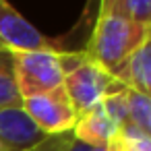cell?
I'll return each mask as SVG.
<instances>
[{"instance_id":"1","label":"cell","mask_w":151,"mask_h":151,"mask_svg":"<svg viewBox=\"0 0 151 151\" xmlns=\"http://www.w3.org/2000/svg\"><path fill=\"white\" fill-rule=\"evenodd\" d=\"M149 33L151 25L134 23L116 15H106L97 19L91 40L81 52L112 75L134 50L149 42Z\"/></svg>"},{"instance_id":"2","label":"cell","mask_w":151,"mask_h":151,"mask_svg":"<svg viewBox=\"0 0 151 151\" xmlns=\"http://www.w3.org/2000/svg\"><path fill=\"white\" fill-rule=\"evenodd\" d=\"M62 64H64L62 87L79 116L83 112L91 110L93 106H97L110 91L120 87L114 83L110 73H106L101 66H97L93 60H89L83 52L64 50Z\"/></svg>"},{"instance_id":"3","label":"cell","mask_w":151,"mask_h":151,"mask_svg":"<svg viewBox=\"0 0 151 151\" xmlns=\"http://www.w3.org/2000/svg\"><path fill=\"white\" fill-rule=\"evenodd\" d=\"M64 50H13L15 81L21 99L48 93L64 81Z\"/></svg>"},{"instance_id":"4","label":"cell","mask_w":151,"mask_h":151,"mask_svg":"<svg viewBox=\"0 0 151 151\" xmlns=\"http://www.w3.org/2000/svg\"><path fill=\"white\" fill-rule=\"evenodd\" d=\"M23 110L35 122V126L48 137L73 132L79 118L62 85L48 93L23 99Z\"/></svg>"},{"instance_id":"5","label":"cell","mask_w":151,"mask_h":151,"mask_svg":"<svg viewBox=\"0 0 151 151\" xmlns=\"http://www.w3.org/2000/svg\"><path fill=\"white\" fill-rule=\"evenodd\" d=\"M0 46L9 50H60L6 0H0Z\"/></svg>"},{"instance_id":"6","label":"cell","mask_w":151,"mask_h":151,"mask_svg":"<svg viewBox=\"0 0 151 151\" xmlns=\"http://www.w3.org/2000/svg\"><path fill=\"white\" fill-rule=\"evenodd\" d=\"M46 137L23 106L0 108V151H31Z\"/></svg>"},{"instance_id":"7","label":"cell","mask_w":151,"mask_h":151,"mask_svg":"<svg viewBox=\"0 0 151 151\" xmlns=\"http://www.w3.org/2000/svg\"><path fill=\"white\" fill-rule=\"evenodd\" d=\"M118 126L114 124V120L108 116V112L104 110L101 101L97 106H93L91 110L83 112L77 118V124L73 128V137L75 141L95 149V147H108L112 137L116 134Z\"/></svg>"},{"instance_id":"8","label":"cell","mask_w":151,"mask_h":151,"mask_svg":"<svg viewBox=\"0 0 151 151\" xmlns=\"http://www.w3.org/2000/svg\"><path fill=\"white\" fill-rule=\"evenodd\" d=\"M112 79L116 85L139 91L143 95L151 93V46L149 42L134 50L114 73Z\"/></svg>"},{"instance_id":"9","label":"cell","mask_w":151,"mask_h":151,"mask_svg":"<svg viewBox=\"0 0 151 151\" xmlns=\"http://www.w3.org/2000/svg\"><path fill=\"white\" fill-rule=\"evenodd\" d=\"M13 106H23L15 81L13 50L0 46V108H13Z\"/></svg>"},{"instance_id":"10","label":"cell","mask_w":151,"mask_h":151,"mask_svg":"<svg viewBox=\"0 0 151 151\" xmlns=\"http://www.w3.org/2000/svg\"><path fill=\"white\" fill-rule=\"evenodd\" d=\"M124 101H126L128 124H132L141 132L149 134L151 132V97L124 87Z\"/></svg>"},{"instance_id":"11","label":"cell","mask_w":151,"mask_h":151,"mask_svg":"<svg viewBox=\"0 0 151 151\" xmlns=\"http://www.w3.org/2000/svg\"><path fill=\"white\" fill-rule=\"evenodd\" d=\"M110 15L151 25V0H114L110 9Z\"/></svg>"},{"instance_id":"12","label":"cell","mask_w":151,"mask_h":151,"mask_svg":"<svg viewBox=\"0 0 151 151\" xmlns=\"http://www.w3.org/2000/svg\"><path fill=\"white\" fill-rule=\"evenodd\" d=\"M73 141H75L73 132L52 134V137H46V139H44L35 149H31V151H68Z\"/></svg>"},{"instance_id":"13","label":"cell","mask_w":151,"mask_h":151,"mask_svg":"<svg viewBox=\"0 0 151 151\" xmlns=\"http://www.w3.org/2000/svg\"><path fill=\"white\" fill-rule=\"evenodd\" d=\"M114 4V0H99V17H106L110 15V9Z\"/></svg>"},{"instance_id":"14","label":"cell","mask_w":151,"mask_h":151,"mask_svg":"<svg viewBox=\"0 0 151 151\" xmlns=\"http://www.w3.org/2000/svg\"><path fill=\"white\" fill-rule=\"evenodd\" d=\"M68 151H91V147H87V145H83V143H79V141H73Z\"/></svg>"}]
</instances>
